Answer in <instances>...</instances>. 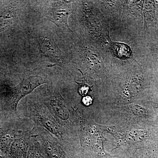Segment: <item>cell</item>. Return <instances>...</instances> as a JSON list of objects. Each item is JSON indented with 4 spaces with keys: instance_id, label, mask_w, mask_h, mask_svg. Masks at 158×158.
I'll return each mask as SVG.
<instances>
[{
    "instance_id": "1",
    "label": "cell",
    "mask_w": 158,
    "mask_h": 158,
    "mask_svg": "<svg viewBox=\"0 0 158 158\" xmlns=\"http://www.w3.org/2000/svg\"><path fill=\"white\" fill-rule=\"evenodd\" d=\"M43 84H44L43 79L39 76H33L24 79L18 86L13 89L12 98L15 107L21 99Z\"/></svg>"
},
{
    "instance_id": "2",
    "label": "cell",
    "mask_w": 158,
    "mask_h": 158,
    "mask_svg": "<svg viewBox=\"0 0 158 158\" xmlns=\"http://www.w3.org/2000/svg\"><path fill=\"white\" fill-rule=\"evenodd\" d=\"M51 19L53 22L59 26L67 27L69 16L71 13V2L67 1H55L52 2V6L50 11Z\"/></svg>"
},
{
    "instance_id": "3",
    "label": "cell",
    "mask_w": 158,
    "mask_h": 158,
    "mask_svg": "<svg viewBox=\"0 0 158 158\" xmlns=\"http://www.w3.org/2000/svg\"><path fill=\"white\" fill-rule=\"evenodd\" d=\"M39 48L43 56L54 61L60 62V54L56 44L52 39L44 37L40 40Z\"/></svg>"
},
{
    "instance_id": "4",
    "label": "cell",
    "mask_w": 158,
    "mask_h": 158,
    "mask_svg": "<svg viewBox=\"0 0 158 158\" xmlns=\"http://www.w3.org/2000/svg\"><path fill=\"white\" fill-rule=\"evenodd\" d=\"M16 5L12 3L0 12V33L13 24L16 18Z\"/></svg>"
},
{
    "instance_id": "5",
    "label": "cell",
    "mask_w": 158,
    "mask_h": 158,
    "mask_svg": "<svg viewBox=\"0 0 158 158\" xmlns=\"http://www.w3.org/2000/svg\"><path fill=\"white\" fill-rule=\"evenodd\" d=\"M110 39V52L113 57L121 59L127 60L132 58V51L131 48L127 44L120 42H115L111 41Z\"/></svg>"
},
{
    "instance_id": "6",
    "label": "cell",
    "mask_w": 158,
    "mask_h": 158,
    "mask_svg": "<svg viewBox=\"0 0 158 158\" xmlns=\"http://www.w3.org/2000/svg\"><path fill=\"white\" fill-rule=\"evenodd\" d=\"M146 136V133L143 130H132L128 133L127 141L130 144H135L144 140Z\"/></svg>"
},
{
    "instance_id": "7",
    "label": "cell",
    "mask_w": 158,
    "mask_h": 158,
    "mask_svg": "<svg viewBox=\"0 0 158 158\" xmlns=\"http://www.w3.org/2000/svg\"><path fill=\"white\" fill-rule=\"evenodd\" d=\"M52 107L57 116L63 120L68 119L69 114L68 111L65 108L61 106L57 102L52 101L51 103Z\"/></svg>"
},
{
    "instance_id": "8",
    "label": "cell",
    "mask_w": 158,
    "mask_h": 158,
    "mask_svg": "<svg viewBox=\"0 0 158 158\" xmlns=\"http://www.w3.org/2000/svg\"><path fill=\"white\" fill-rule=\"evenodd\" d=\"M41 122L43 124L47 129H48L52 133L59 136L60 135L59 128L56 123H54L53 122L47 118H41Z\"/></svg>"
},
{
    "instance_id": "9",
    "label": "cell",
    "mask_w": 158,
    "mask_h": 158,
    "mask_svg": "<svg viewBox=\"0 0 158 158\" xmlns=\"http://www.w3.org/2000/svg\"><path fill=\"white\" fill-rule=\"evenodd\" d=\"M79 85L78 92L82 96H85L89 92L91 88L88 84H86L85 80L80 82H76Z\"/></svg>"
},
{
    "instance_id": "10",
    "label": "cell",
    "mask_w": 158,
    "mask_h": 158,
    "mask_svg": "<svg viewBox=\"0 0 158 158\" xmlns=\"http://www.w3.org/2000/svg\"><path fill=\"white\" fill-rule=\"evenodd\" d=\"M133 113L135 115L138 116H145L148 115V111L144 107L138 105H133L131 107Z\"/></svg>"
},
{
    "instance_id": "11",
    "label": "cell",
    "mask_w": 158,
    "mask_h": 158,
    "mask_svg": "<svg viewBox=\"0 0 158 158\" xmlns=\"http://www.w3.org/2000/svg\"><path fill=\"white\" fill-rule=\"evenodd\" d=\"M82 102L86 106H89L92 104L93 99L90 96H85L83 98Z\"/></svg>"
}]
</instances>
